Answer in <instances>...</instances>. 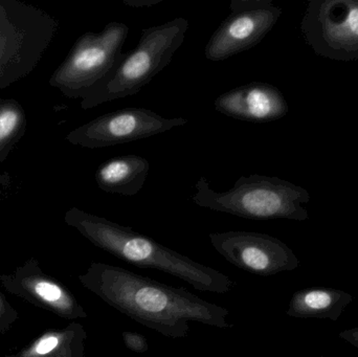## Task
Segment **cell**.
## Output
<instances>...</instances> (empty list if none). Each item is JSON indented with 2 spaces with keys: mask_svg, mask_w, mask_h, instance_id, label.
I'll return each mask as SVG.
<instances>
[{
  "mask_svg": "<svg viewBox=\"0 0 358 357\" xmlns=\"http://www.w3.org/2000/svg\"><path fill=\"white\" fill-rule=\"evenodd\" d=\"M78 279L107 305L169 339L187 337L191 322L220 329L234 326L227 308L120 266L94 262Z\"/></svg>",
  "mask_w": 358,
  "mask_h": 357,
  "instance_id": "obj_1",
  "label": "cell"
},
{
  "mask_svg": "<svg viewBox=\"0 0 358 357\" xmlns=\"http://www.w3.org/2000/svg\"><path fill=\"white\" fill-rule=\"evenodd\" d=\"M64 220L92 245L126 263L171 275L200 291L223 295L236 286L235 281L223 272L107 218L73 207L66 212Z\"/></svg>",
  "mask_w": 358,
  "mask_h": 357,
  "instance_id": "obj_2",
  "label": "cell"
},
{
  "mask_svg": "<svg viewBox=\"0 0 358 357\" xmlns=\"http://www.w3.org/2000/svg\"><path fill=\"white\" fill-rule=\"evenodd\" d=\"M187 29V20L176 17L164 24L143 29L138 46L132 52H122L110 71L79 96L82 108L87 110L138 94L171 63Z\"/></svg>",
  "mask_w": 358,
  "mask_h": 357,
  "instance_id": "obj_3",
  "label": "cell"
},
{
  "mask_svg": "<svg viewBox=\"0 0 358 357\" xmlns=\"http://www.w3.org/2000/svg\"><path fill=\"white\" fill-rule=\"evenodd\" d=\"M192 201L198 207L252 220L305 221L310 201L306 189L277 176H241L227 192L213 190L204 176L196 182Z\"/></svg>",
  "mask_w": 358,
  "mask_h": 357,
  "instance_id": "obj_4",
  "label": "cell"
},
{
  "mask_svg": "<svg viewBox=\"0 0 358 357\" xmlns=\"http://www.w3.org/2000/svg\"><path fill=\"white\" fill-rule=\"evenodd\" d=\"M57 29L58 21L40 8L0 0V92L36 68Z\"/></svg>",
  "mask_w": 358,
  "mask_h": 357,
  "instance_id": "obj_5",
  "label": "cell"
},
{
  "mask_svg": "<svg viewBox=\"0 0 358 357\" xmlns=\"http://www.w3.org/2000/svg\"><path fill=\"white\" fill-rule=\"evenodd\" d=\"M128 35L129 27L117 21L108 23L101 33L83 34L52 73L50 85L69 98L79 99L110 71L123 52Z\"/></svg>",
  "mask_w": 358,
  "mask_h": 357,
  "instance_id": "obj_6",
  "label": "cell"
},
{
  "mask_svg": "<svg viewBox=\"0 0 358 357\" xmlns=\"http://www.w3.org/2000/svg\"><path fill=\"white\" fill-rule=\"evenodd\" d=\"M301 29L319 56L358 60V0H311Z\"/></svg>",
  "mask_w": 358,
  "mask_h": 357,
  "instance_id": "obj_7",
  "label": "cell"
},
{
  "mask_svg": "<svg viewBox=\"0 0 358 357\" xmlns=\"http://www.w3.org/2000/svg\"><path fill=\"white\" fill-rule=\"evenodd\" d=\"M229 8L231 14L204 48V56L213 62L227 60L258 45L282 15V8L271 0H231Z\"/></svg>",
  "mask_w": 358,
  "mask_h": 357,
  "instance_id": "obj_8",
  "label": "cell"
},
{
  "mask_svg": "<svg viewBox=\"0 0 358 357\" xmlns=\"http://www.w3.org/2000/svg\"><path fill=\"white\" fill-rule=\"evenodd\" d=\"M183 117H165L146 108H124L96 117L67 134L76 146L100 149L159 136L185 125Z\"/></svg>",
  "mask_w": 358,
  "mask_h": 357,
  "instance_id": "obj_9",
  "label": "cell"
},
{
  "mask_svg": "<svg viewBox=\"0 0 358 357\" xmlns=\"http://www.w3.org/2000/svg\"><path fill=\"white\" fill-rule=\"evenodd\" d=\"M213 247L236 268L258 275L273 276L300 266L296 254L275 237L255 232L229 231L208 235Z\"/></svg>",
  "mask_w": 358,
  "mask_h": 357,
  "instance_id": "obj_10",
  "label": "cell"
},
{
  "mask_svg": "<svg viewBox=\"0 0 358 357\" xmlns=\"http://www.w3.org/2000/svg\"><path fill=\"white\" fill-rule=\"evenodd\" d=\"M0 282L10 295L65 320L87 318V312L73 293L60 281L45 274L34 258L10 274L1 275Z\"/></svg>",
  "mask_w": 358,
  "mask_h": 357,
  "instance_id": "obj_11",
  "label": "cell"
},
{
  "mask_svg": "<svg viewBox=\"0 0 358 357\" xmlns=\"http://www.w3.org/2000/svg\"><path fill=\"white\" fill-rule=\"evenodd\" d=\"M215 110L227 117L250 123H269L288 113V104L275 86L252 82L220 94L214 102Z\"/></svg>",
  "mask_w": 358,
  "mask_h": 357,
  "instance_id": "obj_12",
  "label": "cell"
},
{
  "mask_svg": "<svg viewBox=\"0 0 358 357\" xmlns=\"http://www.w3.org/2000/svg\"><path fill=\"white\" fill-rule=\"evenodd\" d=\"M150 163L140 155H123L103 163L96 172L99 188L110 194L134 196L148 177Z\"/></svg>",
  "mask_w": 358,
  "mask_h": 357,
  "instance_id": "obj_13",
  "label": "cell"
},
{
  "mask_svg": "<svg viewBox=\"0 0 358 357\" xmlns=\"http://www.w3.org/2000/svg\"><path fill=\"white\" fill-rule=\"evenodd\" d=\"M353 297L346 291L311 287L294 293L288 305V316L296 319H329L338 321Z\"/></svg>",
  "mask_w": 358,
  "mask_h": 357,
  "instance_id": "obj_14",
  "label": "cell"
},
{
  "mask_svg": "<svg viewBox=\"0 0 358 357\" xmlns=\"http://www.w3.org/2000/svg\"><path fill=\"white\" fill-rule=\"evenodd\" d=\"M84 335H87V333L81 324L71 323L65 328L48 329L16 354L21 357L50 356L64 349Z\"/></svg>",
  "mask_w": 358,
  "mask_h": 357,
  "instance_id": "obj_15",
  "label": "cell"
},
{
  "mask_svg": "<svg viewBox=\"0 0 358 357\" xmlns=\"http://www.w3.org/2000/svg\"><path fill=\"white\" fill-rule=\"evenodd\" d=\"M25 115L22 107L14 100L0 102V161L6 159L22 138Z\"/></svg>",
  "mask_w": 358,
  "mask_h": 357,
  "instance_id": "obj_16",
  "label": "cell"
},
{
  "mask_svg": "<svg viewBox=\"0 0 358 357\" xmlns=\"http://www.w3.org/2000/svg\"><path fill=\"white\" fill-rule=\"evenodd\" d=\"M18 318L17 310L10 305L6 296L0 291V337L10 330Z\"/></svg>",
  "mask_w": 358,
  "mask_h": 357,
  "instance_id": "obj_17",
  "label": "cell"
},
{
  "mask_svg": "<svg viewBox=\"0 0 358 357\" xmlns=\"http://www.w3.org/2000/svg\"><path fill=\"white\" fill-rule=\"evenodd\" d=\"M87 335L80 337L77 341L73 342L71 345L67 346L64 349L57 354H50V356H39V357H85V341ZM0 357H21L17 354H8V356H2Z\"/></svg>",
  "mask_w": 358,
  "mask_h": 357,
  "instance_id": "obj_18",
  "label": "cell"
},
{
  "mask_svg": "<svg viewBox=\"0 0 358 357\" xmlns=\"http://www.w3.org/2000/svg\"><path fill=\"white\" fill-rule=\"evenodd\" d=\"M122 337H123L126 347L130 351L136 352V354H145L149 350L148 341L141 333H134V331H125L122 335Z\"/></svg>",
  "mask_w": 358,
  "mask_h": 357,
  "instance_id": "obj_19",
  "label": "cell"
},
{
  "mask_svg": "<svg viewBox=\"0 0 358 357\" xmlns=\"http://www.w3.org/2000/svg\"><path fill=\"white\" fill-rule=\"evenodd\" d=\"M163 0H124V4L131 6V8H151L155 4L159 3Z\"/></svg>",
  "mask_w": 358,
  "mask_h": 357,
  "instance_id": "obj_20",
  "label": "cell"
},
{
  "mask_svg": "<svg viewBox=\"0 0 358 357\" xmlns=\"http://www.w3.org/2000/svg\"><path fill=\"white\" fill-rule=\"evenodd\" d=\"M340 337L358 349V328L347 329L340 333Z\"/></svg>",
  "mask_w": 358,
  "mask_h": 357,
  "instance_id": "obj_21",
  "label": "cell"
}]
</instances>
